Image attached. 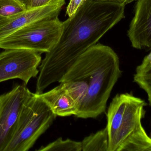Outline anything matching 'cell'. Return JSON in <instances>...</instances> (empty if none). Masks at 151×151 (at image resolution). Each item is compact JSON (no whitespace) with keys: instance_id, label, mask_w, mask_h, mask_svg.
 Instances as JSON below:
<instances>
[{"instance_id":"3","label":"cell","mask_w":151,"mask_h":151,"mask_svg":"<svg viewBox=\"0 0 151 151\" xmlns=\"http://www.w3.org/2000/svg\"><path fill=\"white\" fill-rule=\"evenodd\" d=\"M146 102L129 93L118 94L110 103L107 115L108 151H119L130 137L142 128Z\"/></svg>"},{"instance_id":"19","label":"cell","mask_w":151,"mask_h":151,"mask_svg":"<svg viewBox=\"0 0 151 151\" xmlns=\"http://www.w3.org/2000/svg\"><path fill=\"white\" fill-rule=\"evenodd\" d=\"M97 1L108 2L116 4L125 6L127 4L130 3L134 0H97Z\"/></svg>"},{"instance_id":"21","label":"cell","mask_w":151,"mask_h":151,"mask_svg":"<svg viewBox=\"0 0 151 151\" xmlns=\"http://www.w3.org/2000/svg\"><path fill=\"white\" fill-rule=\"evenodd\" d=\"M150 137H151V132H150Z\"/></svg>"},{"instance_id":"10","label":"cell","mask_w":151,"mask_h":151,"mask_svg":"<svg viewBox=\"0 0 151 151\" xmlns=\"http://www.w3.org/2000/svg\"><path fill=\"white\" fill-rule=\"evenodd\" d=\"M40 95L57 116H76L78 112V106L61 84L50 91Z\"/></svg>"},{"instance_id":"1","label":"cell","mask_w":151,"mask_h":151,"mask_svg":"<svg viewBox=\"0 0 151 151\" xmlns=\"http://www.w3.org/2000/svg\"><path fill=\"white\" fill-rule=\"evenodd\" d=\"M125 7L85 0L73 16L63 22L58 42L42 60L35 93L42 94L50 85L59 82L83 53L125 17Z\"/></svg>"},{"instance_id":"17","label":"cell","mask_w":151,"mask_h":151,"mask_svg":"<svg viewBox=\"0 0 151 151\" xmlns=\"http://www.w3.org/2000/svg\"><path fill=\"white\" fill-rule=\"evenodd\" d=\"M62 0H29L27 9L42 7L49 4L59 2Z\"/></svg>"},{"instance_id":"20","label":"cell","mask_w":151,"mask_h":151,"mask_svg":"<svg viewBox=\"0 0 151 151\" xmlns=\"http://www.w3.org/2000/svg\"><path fill=\"white\" fill-rule=\"evenodd\" d=\"M17 1H19L20 2H21V3L23 4L27 8L29 0H17Z\"/></svg>"},{"instance_id":"18","label":"cell","mask_w":151,"mask_h":151,"mask_svg":"<svg viewBox=\"0 0 151 151\" xmlns=\"http://www.w3.org/2000/svg\"><path fill=\"white\" fill-rule=\"evenodd\" d=\"M85 0H70L67 6L66 13L70 17L73 16Z\"/></svg>"},{"instance_id":"9","label":"cell","mask_w":151,"mask_h":151,"mask_svg":"<svg viewBox=\"0 0 151 151\" xmlns=\"http://www.w3.org/2000/svg\"><path fill=\"white\" fill-rule=\"evenodd\" d=\"M132 47L151 50V0H138L128 31Z\"/></svg>"},{"instance_id":"15","label":"cell","mask_w":151,"mask_h":151,"mask_svg":"<svg viewBox=\"0 0 151 151\" xmlns=\"http://www.w3.org/2000/svg\"><path fill=\"white\" fill-rule=\"evenodd\" d=\"M37 151H82L81 142L70 139L63 140L60 137L45 146H42Z\"/></svg>"},{"instance_id":"2","label":"cell","mask_w":151,"mask_h":151,"mask_svg":"<svg viewBox=\"0 0 151 151\" xmlns=\"http://www.w3.org/2000/svg\"><path fill=\"white\" fill-rule=\"evenodd\" d=\"M121 74L117 54L109 46L96 43L78 58L59 83L86 82L87 95L76 116L95 118L105 111L112 90Z\"/></svg>"},{"instance_id":"14","label":"cell","mask_w":151,"mask_h":151,"mask_svg":"<svg viewBox=\"0 0 151 151\" xmlns=\"http://www.w3.org/2000/svg\"><path fill=\"white\" fill-rule=\"evenodd\" d=\"M66 93L71 98L78 109L87 95L88 85L83 81H70L60 82Z\"/></svg>"},{"instance_id":"7","label":"cell","mask_w":151,"mask_h":151,"mask_svg":"<svg viewBox=\"0 0 151 151\" xmlns=\"http://www.w3.org/2000/svg\"><path fill=\"white\" fill-rule=\"evenodd\" d=\"M33 94L24 83L0 95V151H5L10 142L24 105Z\"/></svg>"},{"instance_id":"12","label":"cell","mask_w":151,"mask_h":151,"mask_svg":"<svg viewBox=\"0 0 151 151\" xmlns=\"http://www.w3.org/2000/svg\"><path fill=\"white\" fill-rule=\"evenodd\" d=\"M82 151H108L109 140L106 127L86 137L81 142Z\"/></svg>"},{"instance_id":"6","label":"cell","mask_w":151,"mask_h":151,"mask_svg":"<svg viewBox=\"0 0 151 151\" xmlns=\"http://www.w3.org/2000/svg\"><path fill=\"white\" fill-rule=\"evenodd\" d=\"M4 50L0 53V82L19 79L27 85L39 74L41 54L28 50Z\"/></svg>"},{"instance_id":"11","label":"cell","mask_w":151,"mask_h":151,"mask_svg":"<svg viewBox=\"0 0 151 151\" xmlns=\"http://www.w3.org/2000/svg\"><path fill=\"white\" fill-rule=\"evenodd\" d=\"M134 79V82L146 92L151 106V52L137 67Z\"/></svg>"},{"instance_id":"8","label":"cell","mask_w":151,"mask_h":151,"mask_svg":"<svg viewBox=\"0 0 151 151\" xmlns=\"http://www.w3.org/2000/svg\"><path fill=\"white\" fill-rule=\"evenodd\" d=\"M65 0L46 6L27 9L10 17L0 16V40L24 27L39 20L58 17Z\"/></svg>"},{"instance_id":"16","label":"cell","mask_w":151,"mask_h":151,"mask_svg":"<svg viewBox=\"0 0 151 151\" xmlns=\"http://www.w3.org/2000/svg\"><path fill=\"white\" fill-rule=\"evenodd\" d=\"M26 10V7L17 0H0V16L1 17H10Z\"/></svg>"},{"instance_id":"13","label":"cell","mask_w":151,"mask_h":151,"mask_svg":"<svg viewBox=\"0 0 151 151\" xmlns=\"http://www.w3.org/2000/svg\"><path fill=\"white\" fill-rule=\"evenodd\" d=\"M119 151H151V137L143 128L127 141Z\"/></svg>"},{"instance_id":"4","label":"cell","mask_w":151,"mask_h":151,"mask_svg":"<svg viewBox=\"0 0 151 151\" xmlns=\"http://www.w3.org/2000/svg\"><path fill=\"white\" fill-rule=\"evenodd\" d=\"M56 117L40 95L33 93L24 105L13 137L5 151L29 150Z\"/></svg>"},{"instance_id":"5","label":"cell","mask_w":151,"mask_h":151,"mask_svg":"<svg viewBox=\"0 0 151 151\" xmlns=\"http://www.w3.org/2000/svg\"><path fill=\"white\" fill-rule=\"evenodd\" d=\"M63 22L58 17L29 24L0 40V48L32 51L41 54L49 52L59 40Z\"/></svg>"}]
</instances>
